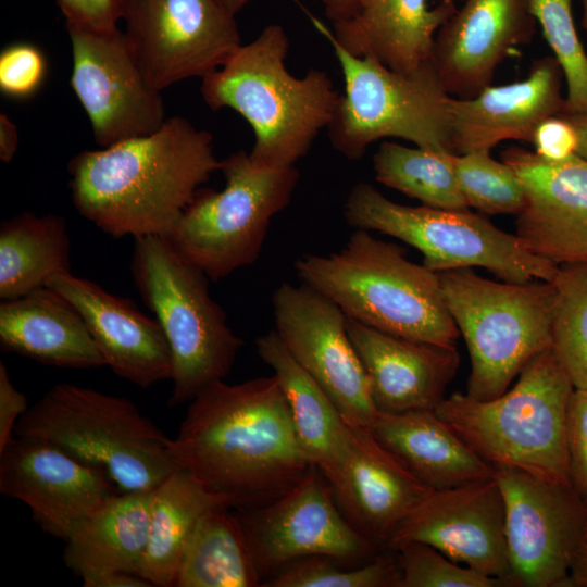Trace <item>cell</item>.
<instances>
[{
    "label": "cell",
    "mask_w": 587,
    "mask_h": 587,
    "mask_svg": "<svg viewBox=\"0 0 587 587\" xmlns=\"http://www.w3.org/2000/svg\"><path fill=\"white\" fill-rule=\"evenodd\" d=\"M170 448L178 467L237 512L271 504L314 467L274 374L207 386L189 402Z\"/></svg>",
    "instance_id": "obj_1"
},
{
    "label": "cell",
    "mask_w": 587,
    "mask_h": 587,
    "mask_svg": "<svg viewBox=\"0 0 587 587\" xmlns=\"http://www.w3.org/2000/svg\"><path fill=\"white\" fill-rule=\"evenodd\" d=\"M212 142L209 132L174 116L149 135L80 151L67 164L73 204L115 238L164 236L220 171Z\"/></svg>",
    "instance_id": "obj_2"
},
{
    "label": "cell",
    "mask_w": 587,
    "mask_h": 587,
    "mask_svg": "<svg viewBox=\"0 0 587 587\" xmlns=\"http://www.w3.org/2000/svg\"><path fill=\"white\" fill-rule=\"evenodd\" d=\"M288 48L285 29L267 25L202 78L200 91L209 108H230L252 127L255 140L249 155L260 168L294 166L328 126L340 97L324 71L291 75L285 64Z\"/></svg>",
    "instance_id": "obj_3"
},
{
    "label": "cell",
    "mask_w": 587,
    "mask_h": 587,
    "mask_svg": "<svg viewBox=\"0 0 587 587\" xmlns=\"http://www.w3.org/2000/svg\"><path fill=\"white\" fill-rule=\"evenodd\" d=\"M300 283L337 304L347 317L372 328L444 347L459 329L445 301L438 273L405 258L399 246L355 229L329 254L295 262Z\"/></svg>",
    "instance_id": "obj_4"
},
{
    "label": "cell",
    "mask_w": 587,
    "mask_h": 587,
    "mask_svg": "<svg viewBox=\"0 0 587 587\" xmlns=\"http://www.w3.org/2000/svg\"><path fill=\"white\" fill-rule=\"evenodd\" d=\"M574 389L551 347L530 360L514 386L501 396L476 400L454 392L435 411L492 466L513 467L572 486L567 412Z\"/></svg>",
    "instance_id": "obj_5"
},
{
    "label": "cell",
    "mask_w": 587,
    "mask_h": 587,
    "mask_svg": "<svg viewBox=\"0 0 587 587\" xmlns=\"http://www.w3.org/2000/svg\"><path fill=\"white\" fill-rule=\"evenodd\" d=\"M14 436L47 441L98 467L123 492L153 490L178 467L171 438L129 399L70 383L29 407Z\"/></svg>",
    "instance_id": "obj_6"
},
{
    "label": "cell",
    "mask_w": 587,
    "mask_h": 587,
    "mask_svg": "<svg viewBox=\"0 0 587 587\" xmlns=\"http://www.w3.org/2000/svg\"><path fill=\"white\" fill-rule=\"evenodd\" d=\"M132 276L154 313L172 354L168 405L190 402L232 371L243 341L209 292V277L185 260L164 236L135 238Z\"/></svg>",
    "instance_id": "obj_7"
},
{
    "label": "cell",
    "mask_w": 587,
    "mask_h": 587,
    "mask_svg": "<svg viewBox=\"0 0 587 587\" xmlns=\"http://www.w3.org/2000/svg\"><path fill=\"white\" fill-rule=\"evenodd\" d=\"M448 310L471 358L469 397L504 394L525 365L552 347L557 290L551 282H494L472 267L438 273Z\"/></svg>",
    "instance_id": "obj_8"
},
{
    "label": "cell",
    "mask_w": 587,
    "mask_h": 587,
    "mask_svg": "<svg viewBox=\"0 0 587 587\" xmlns=\"http://www.w3.org/2000/svg\"><path fill=\"white\" fill-rule=\"evenodd\" d=\"M339 62L345 90L327 132L335 150L361 159L374 141L396 137L433 152L451 151V96L433 62L412 73L395 72L372 57H354L314 21Z\"/></svg>",
    "instance_id": "obj_9"
},
{
    "label": "cell",
    "mask_w": 587,
    "mask_h": 587,
    "mask_svg": "<svg viewBox=\"0 0 587 587\" xmlns=\"http://www.w3.org/2000/svg\"><path fill=\"white\" fill-rule=\"evenodd\" d=\"M354 229L378 232L417 249L433 272L484 267L511 283L552 282L559 266L530 252L516 235L466 210L410 207L386 198L372 185H354L344 205Z\"/></svg>",
    "instance_id": "obj_10"
},
{
    "label": "cell",
    "mask_w": 587,
    "mask_h": 587,
    "mask_svg": "<svg viewBox=\"0 0 587 587\" xmlns=\"http://www.w3.org/2000/svg\"><path fill=\"white\" fill-rule=\"evenodd\" d=\"M220 171L224 189L200 188L164 235L210 280L259 259L272 218L289 204L300 177L295 165L260 168L245 150L221 160Z\"/></svg>",
    "instance_id": "obj_11"
},
{
    "label": "cell",
    "mask_w": 587,
    "mask_h": 587,
    "mask_svg": "<svg viewBox=\"0 0 587 587\" xmlns=\"http://www.w3.org/2000/svg\"><path fill=\"white\" fill-rule=\"evenodd\" d=\"M122 20L143 77L160 92L205 77L241 46L235 15L220 0H126Z\"/></svg>",
    "instance_id": "obj_12"
},
{
    "label": "cell",
    "mask_w": 587,
    "mask_h": 587,
    "mask_svg": "<svg viewBox=\"0 0 587 587\" xmlns=\"http://www.w3.org/2000/svg\"><path fill=\"white\" fill-rule=\"evenodd\" d=\"M505 512L510 585L570 586V570L587 522L573 486L494 466Z\"/></svg>",
    "instance_id": "obj_13"
},
{
    "label": "cell",
    "mask_w": 587,
    "mask_h": 587,
    "mask_svg": "<svg viewBox=\"0 0 587 587\" xmlns=\"http://www.w3.org/2000/svg\"><path fill=\"white\" fill-rule=\"evenodd\" d=\"M262 584L291 563L325 555L363 564L383 550L361 536L337 507L325 476L313 467L268 505L237 512ZM262 586V585H261Z\"/></svg>",
    "instance_id": "obj_14"
},
{
    "label": "cell",
    "mask_w": 587,
    "mask_h": 587,
    "mask_svg": "<svg viewBox=\"0 0 587 587\" xmlns=\"http://www.w3.org/2000/svg\"><path fill=\"white\" fill-rule=\"evenodd\" d=\"M275 330L352 427L369 428L378 410L347 330V316L305 284H280L272 295Z\"/></svg>",
    "instance_id": "obj_15"
},
{
    "label": "cell",
    "mask_w": 587,
    "mask_h": 587,
    "mask_svg": "<svg viewBox=\"0 0 587 587\" xmlns=\"http://www.w3.org/2000/svg\"><path fill=\"white\" fill-rule=\"evenodd\" d=\"M72 46L71 86L102 148L149 135L165 118L161 92L146 80L124 32L66 26Z\"/></svg>",
    "instance_id": "obj_16"
},
{
    "label": "cell",
    "mask_w": 587,
    "mask_h": 587,
    "mask_svg": "<svg viewBox=\"0 0 587 587\" xmlns=\"http://www.w3.org/2000/svg\"><path fill=\"white\" fill-rule=\"evenodd\" d=\"M417 541L510 585L504 501L494 477L432 490L397 526L387 549Z\"/></svg>",
    "instance_id": "obj_17"
},
{
    "label": "cell",
    "mask_w": 587,
    "mask_h": 587,
    "mask_svg": "<svg viewBox=\"0 0 587 587\" xmlns=\"http://www.w3.org/2000/svg\"><path fill=\"white\" fill-rule=\"evenodd\" d=\"M101 470L40 439L14 436L0 451V491L25 503L49 534L65 541L116 492Z\"/></svg>",
    "instance_id": "obj_18"
},
{
    "label": "cell",
    "mask_w": 587,
    "mask_h": 587,
    "mask_svg": "<svg viewBox=\"0 0 587 587\" xmlns=\"http://www.w3.org/2000/svg\"><path fill=\"white\" fill-rule=\"evenodd\" d=\"M500 157L526 193L516 220L524 246L555 265L587 263V162L577 154L548 161L521 147Z\"/></svg>",
    "instance_id": "obj_19"
},
{
    "label": "cell",
    "mask_w": 587,
    "mask_h": 587,
    "mask_svg": "<svg viewBox=\"0 0 587 587\" xmlns=\"http://www.w3.org/2000/svg\"><path fill=\"white\" fill-rule=\"evenodd\" d=\"M535 26L529 0H465L435 37L432 62L445 90L457 99L477 96Z\"/></svg>",
    "instance_id": "obj_20"
},
{
    "label": "cell",
    "mask_w": 587,
    "mask_h": 587,
    "mask_svg": "<svg viewBox=\"0 0 587 587\" xmlns=\"http://www.w3.org/2000/svg\"><path fill=\"white\" fill-rule=\"evenodd\" d=\"M324 476L342 515L379 550L433 490L363 427L351 426L342 457Z\"/></svg>",
    "instance_id": "obj_21"
},
{
    "label": "cell",
    "mask_w": 587,
    "mask_h": 587,
    "mask_svg": "<svg viewBox=\"0 0 587 587\" xmlns=\"http://www.w3.org/2000/svg\"><path fill=\"white\" fill-rule=\"evenodd\" d=\"M46 286L78 311L116 375L141 388L171 379L172 354L160 324L130 300L71 272L52 276Z\"/></svg>",
    "instance_id": "obj_22"
},
{
    "label": "cell",
    "mask_w": 587,
    "mask_h": 587,
    "mask_svg": "<svg viewBox=\"0 0 587 587\" xmlns=\"http://www.w3.org/2000/svg\"><path fill=\"white\" fill-rule=\"evenodd\" d=\"M562 70L554 57L536 60L528 76L488 86L471 99L451 97V151H487L502 140L533 141L538 124L563 113Z\"/></svg>",
    "instance_id": "obj_23"
},
{
    "label": "cell",
    "mask_w": 587,
    "mask_h": 587,
    "mask_svg": "<svg viewBox=\"0 0 587 587\" xmlns=\"http://www.w3.org/2000/svg\"><path fill=\"white\" fill-rule=\"evenodd\" d=\"M347 330L378 411L435 410L446 398L460 365L457 347L396 336L349 317Z\"/></svg>",
    "instance_id": "obj_24"
},
{
    "label": "cell",
    "mask_w": 587,
    "mask_h": 587,
    "mask_svg": "<svg viewBox=\"0 0 587 587\" xmlns=\"http://www.w3.org/2000/svg\"><path fill=\"white\" fill-rule=\"evenodd\" d=\"M454 0H360L357 13L333 24L332 37L354 57H372L399 73L432 63L438 29L455 12Z\"/></svg>",
    "instance_id": "obj_25"
},
{
    "label": "cell",
    "mask_w": 587,
    "mask_h": 587,
    "mask_svg": "<svg viewBox=\"0 0 587 587\" xmlns=\"http://www.w3.org/2000/svg\"><path fill=\"white\" fill-rule=\"evenodd\" d=\"M0 345L42 364L96 369L105 365L78 311L50 287L1 300Z\"/></svg>",
    "instance_id": "obj_26"
},
{
    "label": "cell",
    "mask_w": 587,
    "mask_h": 587,
    "mask_svg": "<svg viewBox=\"0 0 587 587\" xmlns=\"http://www.w3.org/2000/svg\"><path fill=\"white\" fill-rule=\"evenodd\" d=\"M424 485L452 488L495 476L435 410L380 412L367 428Z\"/></svg>",
    "instance_id": "obj_27"
},
{
    "label": "cell",
    "mask_w": 587,
    "mask_h": 587,
    "mask_svg": "<svg viewBox=\"0 0 587 587\" xmlns=\"http://www.w3.org/2000/svg\"><path fill=\"white\" fill-rule=\"evenodd\" d=\"M255 348L286 396L302 452L312 466L326 475L342 457L351 426L323 388L295 360L275 329L258 337Z\"/></svg>",
    "instance_id": "obj_28"
},
{
    "label": "cell",
    "mask_w": 587,
    "mask_h": 587,
    "mask_svg": "<svg viewBox=\"0 0 587 587\" xmlns=\"http://www.w3.org/2000/svg\"><path fill=\"white\" fill-rule=\"evenodd\" d=\"M153 490L126 491L108 499L66 540L65 565L82 579L114 571L138 575Z\"/></svg>",
    "instance_id": "obj_29"
},
{
    "label": "cell",
    "mask_w": 587,
    "mask_h": 587,
    "mask_svg": "<svg viewBox=\"0 0 587 587\" xmlns=\"http://www.w3.org/2000/svg\"><path fill=\"white\" fill-rule=\"evenodd\" d=\"M216 507L229 508L223 497L208 490L188 471H173L153 490L148 540L138 575L153 586H174L199 520Z\"/></svg>",
    "instance_id": "obj_30"
},
{
    "label": "cell",
    "mask_w": 587,
    "mask_h": 587,
    "mask_svg": "<svg viewBox=\"0 0 587 587\" xmlns=\"http://www.w3.org/2000/svg\"><path fill=\"white\" fill-rule=\"evenodd\" d=\"M71 239L64 217L25 211L0 225V298L10 300L46 287L71 272Z\"/></svg>",
    "instance_id": "obj_31"
},
{
    "label": "cell",
    "mask_w": 587,
    "mask_h": 587,
    "mask_svg": "<svg viewBox=\"0 0 587 587\" xmlns=\"http://www.w3.org/2000/svg\"><path fill=\"white\" fill-rule=\"evenodd\" d=\"M262 578L236 512L216 507L199 520L185 549L176 587H257Z\"/></svg>",
    "instance_id": "obj_32"
},
{
    "label": "cell",
    "mask_w": 587,
    "mask_h": 587,
    "mask_svg": "<svg viewBox=\"0 0 587 587\" xmlns=\"http://www.w3.org/2000/svg\"><path fill=\"white\" fill-rule=\"evenodd\" d=\"M451 155L383 142L373 157L375 178L423 205L466 210L469 205L459 187Z\"/></svg>",
    "instance_id": "obj_33"
},
{
    "label": "cell",
    "mask_w": 587,
    "mask_h": 587,
    "mask_svg": "<svg viewBox=\"0 0 587 587\" xmlns=\"http://www.w3.org/2000/svg\"><path fill=\"white\" fill-rule=\"evenodd\" d=\"M558 266L552 349L574 388L587 390V263Z\"/></svg>",
    "instance_id": "obj_34"
},
{
    "label": "cell",
    "mask_w": 587,
    "mask_h": 587,
    "mask_svg": "<svg viewBox=\"0 0 587 587\" xmlns=\"http://www.w3.org/2000/svg\"><path fill=\"white\" fill-rule=\"evenodd\" d=\"M325 555L291 563L266 579L264 587H396L400 576L396 552L383 550L355 566Z\"/></svg>",
    "instance_id": "obj_35"
},
{
    "label": "cell",
    "mask_w": 587,
    "mask_h": 587,
    "mask_svg": "<svg viewBox=\"0 0 587 587\" xmlns=\"http://www.w3.org/2000/svg\"><path fill=\"white\" fill-rule=\"evenodd\" d=\"M455 177L469 207L487 214H520L526 193L515 172L487 151L452 153Z\"/></svg>",
    "instance_id": "obj_36"
},
{
    "label": "cell",
    "mask_w": 587,
    "mask_h": 587,
    "mask_svg": "<svg viewBox=\"0 0 587 587\" xmlns=\"http://www.w3.org/2000/svg\"><path fill=\"white\" fill-rule=\"evenodd\" d=\"M529 5L566 80L563 113L587 115V54L575 28L572 0H529Z\"/></svg>",
    "instance_id": "obj_37"
},
{
    "label": "cell",
    "mask_w": 587,
    "mask_h": 587,
    "mask_svg": "<svg viewBox=\"0 0 587 587\" xmlns=\"http://www.w3.org/2000/svg\"><path fill=\"white\" fill-rule=\"evenodd\" d=\"M392 551L400 570L396 587L505 586L499 578L457 563L427 544L404 542Z\"/></svg>",
    "instance_id": "obj_38"
},
{
    "label": "cell",
    "mask_w": 587,
    "mask_h": 587,
    "mask_svg": "<svg viewBox=\"0 0 587 587\" xmlns=\"http://www.w3.org/2000/svg\"><path fill=\"white\" fill-rule=\"evenodd\" d=\"M46 70L45 55L36 46H8L0 53V90L11 98H28L41 86Z\"/></svg>",
    "instance_id": "obj_39"
},
{
    "label": "cell",
    "mask_w": 587,
    "mask_h": 587,
    "mask_svg": "<svg viewBox=\"0 0 587 587\" xmlns=\"http://www.w3.org/2000/svg\"><path fill=\"white\" fill-rule=\"evenodd\" d=\"M569 473L587 505V390L574 389L567 412Z\"/></svg>",
    "instance_id": "obj_40"
},
{
    "label": "cell",
    "mask_w": 587,
    "mask_h": 587,
    "mask_svg": "<svg viewBox=\"0 0 587 587\" xmlns=\"http://www.w3.org/2000/svg\"><path fill=\"white\" fill-rule=\"evenodd\" d=\"M126 0H57L66 18V26L90 30L117 29Z\"/></svg>",
    "instance_id": "obj_41"
},
{
    "label": "cell",
    "mask_w": 587,
    "mask_h": 587,
    "mask_svg": "<svg viewBox=\"0 0 587 587\" xmlns=\"http://www.w3.org/2000/svg\"><path fill=\"white\" fill-rule=\"evenodd\" d=\"M532 143L535 153L548 161H562L576 154L577 134L562 114L541 121L535 129Z\"/></svg>",
    "instance_id": "obj_42"
},
{
    "label": "cell",
    "mask_w": 587,
    "mask_h": 587,
    "mask_svg": "<svg viewBox=\"0 0 587 587\" xmlns=\"http://www.w3.org/2000/svg\"><path fill=\"white\" fill-rule=\"evenodd\" d=\"M25 395L11 382L5 364L0 362V451L14 437L17 422L27 411Z\"/></svg>",
    "instance_id": "obj_43"
},
{
    "label": "cell",
    "mask_w": 587,
    "mask_h": 587,
    "mask_svg": "<svg viewBox=\"0 0 587 587\" xmlns=\"http://www.w3.org/2000/svg\"><path fill=\"white\" fill-rule=\"evenodd\" d=\"M84 587H151L146 578L128 572H108L100 575L83 578Z\"/></svg>",
    "instance_id": "obj_44"
},
{
    "label": "cell",
    "mask_w": 587,
    "mask_h": 587,
    "mask_svg": "<svg viewBox=\"0 0 587 587\" xmlns=\"http://www.w3.org/2000/svg\"><path fill=\"white\" fill-rule=\"evenodd\" d=\"M18 146L17 127L5 113L0 114V159L9 163Z\"/></svg>",
    "instance_id": "obj_45"
},
{
    "label": "cell",
    "mask_w": 587,
    "mask_h": 587,
    "mask_svg": "<svg viewBox=\"0 0 587 587\" xmlns=\"http://www.w3.org/2000/svg\"><path fill=\"white\" fill-rule=\"evenodd\" d=\"M570 586L587 587V522L571 565Z\"/></svg>",
    "instance_id": "obj_46"
},
{
    "label": "cell",
    "mask_w": 587,
    "mask_h": 587,
    "mask_svg": "<svg viewBox=\"0 0 587 587\" xmlns=\"http://www.w3.org/2000/svg\"><path fill=\"white\" fill-rule=\"evenodd\" d=\"M326 16L333 24L351 18L358 11L360 0H320Z\"/></svg>",
    "instance_id": "obj_47"
},
{
    "label": "cell",
    "mask_w": 587,
    "mask_h": 587,
    "mask_svg": "<svg viewBox=\"0 0 587 587\" xmlns=\"http://www.w3.org/2000/svg\"><path fill=\"white\" fill-rule=\"evenodd\" d=\"M573 125L577 134L576 154L587 162V115L561 113Z\"/></svg>",
    "instance_id": "obj_48"
},
{
    "label": "cell",
    "mask_w": 587,
    "mask_h": 587,
    "mask_svg": "<svg viewBox=\"0 0 587 587\" xmlns=\"http://www.w3.org/2000/svg\"><path fill=\"white\" fill-rule=\"evenodd\" d=\"M222 4L233 14L236 13L246 4L248 0H220Z\"/></svg>",
    "instance_id": "obj_49"
},
{
    "label": "cell",
    "mask_w": 587,
    "mask_h": 587,
    "mask_svg": "<svg viewBox=\"0 0 587 587\" xmlns=\"http://www.w3.org/2000/svg\"><path fill=\"white\" fill-rule=\"evenodd\" d=\"M583 8L582 25L587 32V0H580Z\"/></svg>",
    "instance_id": "obj_50"
}]
</instances>
